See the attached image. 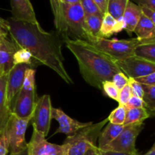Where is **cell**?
Listing matches in <instances>:
<instances>
[{
  "label": "cell",
  "instance_id": "cell-37",
  "mask_svg": "<svg viewBox=\"0 0 155 155\" xmlns=\"http://www.w3.org/2000/svg\"><path fill=\"white\" fill-rule=\"evenodd\" d=\"M140 7H146L155 12V0H132Z\"/></svg>",
  "mask_w": 155,
  "mask_h": 155
},
{
  "label": "cell",
  "instance_id": "cell-5",
  "mask_svg": "<svg viewBox=\"0 0 155 155\" xmlns=\"http://www.w3.org/2000/svg\"><path fill=\"white\" fill-rule=\"evenodd\" d=\"M61 10L68 36H71V39L87 40L88 36L85 31L86 14L80 3L73 5L61 3Z\"/></svg>",
  "mask_w": 155,
  "mask_h": 155
},
{
  "label": "cell",
  "instance_id": "cell-17",
  "mask_svg": "<svg viewBox=\"0 0 155 155\" xmlns=\"http://www.w3.org/2000/svg\"><path fill=\"white\" fill-rule=\"evenodd\" d=\"M142 15V8L130 0L127 4L126 10L123 16L124 23V30L127 33L131 35L134 30Z\"/></svg>",
  "mask_w": 155,
  "mask_h": 155
},
{
  "label": "cell",
  "instance_id": "cell-31",
  "mask_svg": "<svg viewBox=\"0 0 155 155\" xmlns=\"http://www.w3.org/2000/svg\"><path fill=\"white\" fill-rule=\"evenodd\" d=\"M111 81L120 90H121L129 83V77L123 72H119L113 76Z\"/></svg>",
  "mask_w": 155,
  "mask_h": 155
},
{
  "label": "cell",
  "instance_id": "cell-30",
  "mask_svg": "<svg viewBox=\"0 0 155 155\" xmlns=\"http://www.w3.org/2000/svg\"><path fill=\"white\" fill-rule=\"evenodd\" d=\"M80 3L86 15H104L93 0H80Z\"/></svg>",
  "mask_w": 155,
  "mask_h": 155
},
{
  "label": "cell",
  "instance_id": "cell-10",
  "mask_svg": "<svg viewBox=\"0 0 155 155\" xmlns=\"http://www.w3.org/2000/svg\"><path fill=\"white\" fill-rule=\"evenodd\" d=\"M28 155H66L64 145L50 143L45 136L33 129L30 142L27 143Z\"/></svg>",
  "mask_w": 155,
  "mask_h": 155
},
{
  "label": "cell",
  "instance_id": "cell-19",
  "mask_svg": "<svg viewBox=\"0 0 155 155\" xmlns=\"http://www.w3.org/2000/svg\"><path fill=\"white\" fill-rule=\"evenodd\" d=\"M123 30H124V23L123 20L117 21L108 13H105L103 16L99 37L107 39L113 34L120 33Z\"/></svg>",
  "mask_w": 155,
  "mask_h": 155
},
{
  "label": "cell",
  "instance_id": "cell-29",
  "mask_svg": "<svg viewBox=\"0 0 155 155\" xmlns=\"http://www.w3.org/2000/svg\"><path fill=\"white\" fill-rule=\"evenodd\" d=\"M102 90L105 93L107 97L110 98L111 99L118 101L120 95V89L114 84L111 80L109 81H104L102 83Z\"/></svg>",
  "mask_w": 155,
  "mask_h": 155
},
{
  "label": "cell",
  "instance_id": "cell-24",
  "mask_svg": "<svg viewBox=\"0 0 155 155\" xmlns=\"http://www.w3.org/2000/svg\"><path fill=\"white\" fill-rule=\"evenodd\" d=\"M130 1V0H108L107 13L117 21H121Z\"/></svg>",
  "mask_w": 155,
  "mask_h": 155
},
{
  "label": "cell",
  "instance_id": "cell-6",
  "mask_svg": "<svg viewBox=\"0 0 155 155\" xmlns=\"http://www.w3.org/2000/svg\"><path fill=\"white\" fill-rule=\"evenodd\" d=\"M143 123L124 126L123 131L113 142L99 150L128 154L138 153L136 148V141L139 133L143 130Z\"/></svg>",
  "mask_w": 155,
  "mask_h": 155
},
{
  "label": "cell",
  "instance_id": "cell-28",
  "mask_svg": "<svg viewBox=\"0 0 155 155\" xmlns=\"http://www.w3.org/2000/svg\"><path fill=\"white\" fill-rule=\"evenodd\" d=\"M35 75H36V71L34 68L30 67L26 71L21 90L25 91V92H31V91L36 90Z\"/></svg>",
  "mask_w": 155,
  "mask_h": 155
},
{
  "label": "cell",
  "instance_id": "cell-26",
  "mask_svg": "<svg viewBox=\"0 0 155 155\" xmlns=\"http://www.w3.org/2000/svg\"><path fill=\"white\" fill-rule=\"evenodd\" d=\"M126 114H127V107L125 105H119L114 109L107 119L111 124H117V125H124L125 121Z\"/></svg>",
  "mask_w": 155,
  "mask_h": 155
},
{
  "label": "cell",
  "instance_id": "cell-35",
  "mask_svg": "<svg viewBox=\"0 0 155 155\" xmlns=\"http://www.w3.org/2000/svg\"><path fill=\"white\" fill-rule=\"evenodd\" d=\"M9 149V142L7 131L0 136V155H7Z\"/></svg>",
  "mask_w": 155,
  "mask_h": 155
},
{
  "label": "cell",
  "instance_id": "cell-23",
  "mask_svg": "<svg viewBox=\"0 0 155 155\" xmlns=\"http://www.w3.org/2000/svg\"><path fill=\"white\" fill-rule=\"evenodd\" d=\"M142 84V83H141ZM143 88L144 107L150 116H155V86L142 84Z\"/></svg>",
  "mask_w": 155,
  "mask_h": 155
},
{
  "label": "cell",
  "instance_id": "cell-36",
  "mask_svg": "<svg viewBox=\"0 0 155 155\" xmlns=\"http://www.w3.org/2000/svg\"><path fill=\"white\" fill-rule=\"evenodd\" d=\"M137 82L142 83V84L149 85V86H155V72L149 74L145 77H140V78L135 79Z\"/></svg>",
  "mask_w": 155,
  "mask_h": 155
},
{
  "label": "cell",
  "instance_id": "cell-12",
  "mask_svg": "<svg viewBox=\"0 0 155 155\" xmlns=\"http://www.w3.org/2000/svg\"><path fill=\"white\" fill-rule=\"evenodd\" d=\"M36 101V90L31 92L21 90L15 98L12 113L20 118L32 117Z\"/></svg>",
  "mask_w": 155,
  "mask_h": 155
},
{
  "label": "cell",
  "instance_id": "cell-15",
  "mask_svg": "<svg viewBox=\"0 0 155 155\" xmlns=\"http://www.w3.org/2000/svg\"><path fill=\"white\" fill-rule=\"evenodd\" d=\"M12 18L18 21L37 24L36 14L30 0H11Z\"/></svg>",
  "mask_w": 155,
  "mask_h": 155
},
{
  "label": "cell",
  "instance_id": "cell-42",
  "mask_svg": "<svg viewBox=\"0 0 155 155\" xmlns=\"http://www.w3.org/2000/svg\"><path fill=\"white\" fill-rule=\"evenodd\" d=\"M85 155H101L100 154V151L98 149V146H94L91 148L85 154Z\"/></svg>",
  "mask_w": 155,
  "mask_h": 155
},
{
  "label": "cell",
  "instance_id": "cell-44",
  "mask_svg": "<svg viewBox=\"0 0 155 155\" xmlns=\"http://www.w3.org/2000/svg\"><path fill=\"white\" fill-rule=\"evenodd\" d=\"M144 155H155V142L154 145H153V146L151 147V149Z\"/></svg>",
  "mask_w": 155,
  "mask_h": 155
},
{
  "label": "cell",
  "instance_id": "cell-39",
  "mask_svg": "<svg viewBox=\"0 0 155 155\" xmlns=\"http://www.w3.org/2000/svg\"><path fill=\"white\" fill-rule=\"evenodd\" d=\"M95 2V4L100 9L101 13L104 15L107 13V4H108V0H93Z\"/></svg>",
  "mask_w": 155,
  "mask_h": 155
},
{
  "label": "cell",
  "instance_id": "cell-9",
  "mask_svg": "<svg viewBox=\"0 0 155 155\" xmlns=\"http://www.w3.org/2000/svg\"><path fill=\"white\" fill-rule=\"evenodd\" d=\"M115 62L120 71L129 78H140L155 72L154 63L136 55Z\"/></svg>",
  "mask_w": 155,
  "mask_h": 155
},
{
  "label": "cell",
  "instance_id": "cell-27",
  "mask_svg": "<svg viewBox=\"0 0 155 155\" xmlns=\"http://www.w3.org/2000/svg\"><path fill=\"white\" fill-rule=\"evenodd\" d=\"M14 64H24L30 65L34 68L33 64V58L30 51H27L25 48H18L14 55Z\"/></svg>",
  "mask_w": 155,
  "mask_h": 155
},
{
  "label": "cell",
  "instance_id": "cell-4",
  "mask_svg": "<svg viewBox=\"0 0 155 155\" xmlns=\"http://www.w3.org/2000/svg\"><path fill=\"white\" fill-rule=\"evenodd\" d=\"M95 48L104 53L114 61L134 55L135 49L143 43L138 38L130 39H108L102 37L89 38L87 41Z\"/></svg>",
  "mask_w": 155,
  "mask_h": 155
},
{
  "label": "cell",
  "instance_id": "cell-46",
  "mask_svg": "<svg viewBox=\"0 0 155 155\" xmlns=\"http://www.w3.org/2000/svg\"><path fill=\"white\" fill-rule=\"evenodd\" d=\"M100 154H101V152H100ZM101 155H102V154H101Z\"/></svg>",
  "mask_w": 155,
  "mask_h": 155
},
{
  "label": "cell",
  "instance_id": "cell-21",
  "mask_svg": "<svg viewBox=\"0 0 155 155\" xmlns=\"http://www.w3.org/2000/svg\"><path fill=\"white\" fill-rule=\"evenodd\" d=\"M103 16L104 15H86L85 31L88 36L87 40L89 38L99 37L100 29L102 24Z\"/></svg>",
  "mask_w": 155,
  "mask_h": 155
},
{
  "label": "cell",
  "instance_id": "cell-34",
  "mask_svg": "<svg viewBox=\"0 0 155 155\" xmlns=\"http://www.w3.org/2000/svg\"><path fill=\"white\" fill-rule=\"evenodd\" d=\"M127 108H136V107H144L143 99L137 96L132 95L127 103L126 104Z\"/></svg>",
  "mask_w": 155,
  "mask_h": 155
},
{
  "label": "cell",
  "instance_id": "cell-3",
  "mask_svg": "<svg viewBox=\"0 0 155 155\" xmlns=\"http://www.w3.org/2000/svg\"><path fill=\"white\" fill-rule=\"evenodd\" d=\"M108 122V119L106 118L97 124L80 129L73 136H68L63 143L66 148V155H85L91 148L96 146L98 136Z\"/></svg>",
  "mask_w": 155,
  "mask_h": 155
},
{
  "label": "cell",
  "instance_id": "cell-18",
  "mask_svg": "<svg viewBox=\"0 0 155 155\" xmlns=\"http://www.w3.org/2000/svg\"><path fill=\"white\" fill-rule=\"evenodd\" d=\"M138 39L143 43L155 42V25L142 13L134 30Z\"/></svg>",
  "mask_w": 155,
  "mask_h": 155
},
{
  "label": "cell",
  "instance_id": "cell-11",
  "mask_svg": "<svg viewBox=\"0 0 155 155\" xmlns=\"http://www.w3.org/2000/svg\"><path fill=\"white\" fill-rule=\"evenodd\" d=\"M30 67H31L30 65L24 64H16L8 74L7 83H6V95H7V101L11 110L13 107L17 95L22 89L26 71Z\"/></svg>",
  "mask_w": 155,
  "mask_h": 155
},
{
  "label": "cell",
  "instance_id": "cell-20",
  "mask_svg": "<svg viewBox=\"0 0 155 155\" xmlns=\"http://www.w3.org/2000/svg\"><path fill=\"white\" fill-rule=\"evenodd\" d=\"M124 128V125H117L109 122L98 136V149H101L113 142L123 131Z\"/></svg>",
  "mask_w": 155,
  "mask_h": 155
},
{
  "label": "cell",
  "instance_id": "cell-14",
  "mask_svg": "<svg viewBox=\"0 0 155 155\" xmlns=\"http://www.w3.org/2000/svg\"><path fill=\"white\" fill-rule=\"evenodd\" d=\"M18 49L9 34L0 39V76L8 74L15 66L14 55Z\"/></svg>",
  "mask_w": 155,
  "mask_h": 155
},
{
  "label": "cell",
  "instance_id": "cell-1",
  "mask_svg": "<svg viewBox=\"0 0 155 155\" xmlns=\"http://www.w3.org/2000/svg\"><path fill=\"white\" fill-rule=\"evenodd\" d=\"M11 39L18 48L30 51L33 66L45 65L55 72L65 83L73 84L64 66L61 40L54 33L45 31L39 23L18 21L12 17L6 20Z\"/></svg>",
  "mask_w": 155,
  "mask_h": 155
},
{
  "label": "cell",
  "instance_id": "cell-22",
  "mask_svg": "<svg viewBox=\"0 0 155 155\" xmlns=\"http://www.w3.org/2000/svg\"><path fill=\"white\" fill-rule=\"evenodd\" d=\"M150 117L145 107H136V108H127L124 126L136 123H143L145 120Z\"/></svg>",
  "mask_w": 155,
  "mask_h": 155
},
{
  "label": "cell",
  "instance_id": "cell-13",
  "mask_svg": "<svg viewBox=\"0 0 155 155\" xmlns=\"http://www.w3.org/2000/svg\"><path fill=\"white\" fill-rule=\"evenodd\" d=\"M51 117L52 119L55 120L59 124L55 134L62 133V134L67 135L68 136H73L80 129L84 128L92 124V122L81 123L78 120H76L70 117L61 109L54 108V107H52V110H51Z\"/></svg>",
  "mask_w": 155,
  "mask_h": 155
},
{
  "label": "cell",
  "instance_id": "cell-16",
  "mask_svg": "<svg viewBox=\"0 0 155 155\" xmlns=\"http://www.w3.org/2000/svg\"><path fill=\"white\" fill-rule=\"evenodd\" d=\"M8 74L0 76V136L7 131L8 124L12 115L6 95V83Z\"/></svg>",
  "mask_w": 155,
  "mask_h": 155
},
{
  "label": "cell",
  "instance_id": "cell-45",
  "mask_svg": "<svg viewBox=\"0 0 155 155\" xmlns=\"http://www.w3.org/2000/svg\"><path fill=\"white\" fill-rule=\"evenodd\" d=\"M9 155H28V150H27V148H26V149L23 150L20 152L15 153V154H11Z\"/></svg>",
  "mask_w": 155,
  "mask_h": 155
},
{
  "label": "cell",
  "instance_id": "cell-8",
  "mask_svg": "<svg viewBox=\"0 0 155 155\" xmlns=\"http://www.w3.org/2000/svg\"><path fill=\"white\" fill-rule=\"evenodd\" d=\"M51 97L49 95H44L37 99L31 123L33 129L43 134L46 137L48 134L51 126Z\"/></svg>",
  "mask_w": 155,
  "mask_h": 155
},
{
  "label": "cell",
  "instance_id": "cell-38",
  "mask_svg": "<svg viewBox=\"0 0 155 155\" xmlns=\"http://www.w3.org/2000/svg\"><path fill=\"white\" fill-rule=\"evenodd\" d=\"M8 35V30L6 24V20L0 18V39Z\"/></svg>",
  "mask_w": 155,
  "mask_h": 155
},
{
  "label": "cell",
  "instance_id": "cell-41",
  "mask_svg": "<svg viewBox=\"0 0 155 155\" xmlns=\"http://www.w3.org/2000/svg\"><path fill=\"white\" fill-rule=\"evenodd\" d=\"M100 152L102 155H139V153L136 154H128V153H120V152H114V151H101Z\"/></svg>",
  "mask_w": 155,
  "mask_h": 155
},
{
  "label": "cell",
  "instance_id": "cell-32",
  "mask_svg": "<svg viewBox=\"0 0 155 155\" xmlns=\"http://www.w3.org/2000/svg\"><path fill=\"white\" fill-rule=\"evenodd\" d=\"M132 95H133V94H132V89L128 83L127 86H124L120 91L119 99H118L117 101L119 103V105H126V104H127V101H129V99H130Z\"/></svg>",
  "mask_w": 155,
  "mask_h": 155
},
{
  "label": "cell",
  "instance_id": "cell-33",
  "mask_svg": "<svg viewBox=\"0 0 155 155\" xmlns=\"http://www.w3.org/2000/svg\"><path fill=\"white\" fill-rule=\"evenodd\" d=\"M129 85L132 89V94L134 96L142 98L143 97V88L140 83L136 81L133 78H129Z\"/></svg>",
  "mask_w": 155,
  "mask_h": 155
},
{
  "label": "cell",
  "instance_id": "cell-40",
  "mask_svg": "<svg viewBox=\"0 0 155 155\" xmlns=\"http://www.w3.org/2000/svg\"><path fill=\"white\" fill-rule=\"evenodd\" d=\"M142 8V13L153 23L155 25V12L154 11L151 10L146 7H141Z\"/></svg>",
  "mask_w": 155,
  "mask_h": 155
},
{
  "label": "cell",
  "instance_id": "cell-25",
  "mask_svg": "<svg viewBox=\"0 0 155 155\" xmlns=\"http://www.w3.org/2000/svg\"><path fill=\"white\" fill-rule=\"evenodd\" d=\"M134 55L155 64V42L142 43L135 49Z\"/></svg>",
  "mask_w": 155,
  "mask_h": 155
},
{
  "label": "cell",
  "instance_id": "cell-43",
  "mask_svg": "<svg viewBox=\"0 0 155 155\" xmlns=\"http://www.w3.org/2000/svg\"><path fill=\"white\" fill-rule=\"evenodd\" d=\"M61 2L63 4H68V5H73L77 4V3H80V0H60Z\"/></svg>",
  "mask_w": 155,
  "mask_h": 155
},
{
  "label": "cell",
  "instance_id": "cell-7",
  "mask_svg": "<svg viewBox=\"0 0 155 155\" xmlns=\"http://www.w3.org/2000/svg\"><path fill=\"white\" fill-rule=\"evenodd\" d=\"M31 119L32 117L20 118L13 114L11 115L7 127V135L9 142L8 152H10V154L20 152L27 148L25 133Z\"/></svg>",
  "mask_w": 155,
  "mask_h": 155
},
{
  "label": "cell",
  "instance_id": "cell-2",
  "mask_svg": "<svg viewBox=\"0 0 155 155\" xmlns=\"http://www.w3.org/2000/svg\"><path fill=\"white\" fill-rule=\"evenodd\" d=\"M64 42L77 59L82 77L90 86L102 89L104 81L111 80L114 74L122 72L113 59L86 41L68 38Z\"/></svg>",
  "mask_w": 155,
  "mask_h": 155
}]
</instances>
